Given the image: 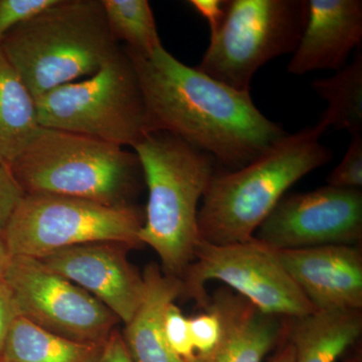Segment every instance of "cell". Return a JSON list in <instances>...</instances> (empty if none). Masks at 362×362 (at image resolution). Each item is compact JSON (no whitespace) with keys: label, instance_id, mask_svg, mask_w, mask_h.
<instances>
[{"label":"cell","instance_id":"1","mask_svg":"<svg viewBox=\"0 0 362 362\" xmlns=\"http://www.w3.org/2000/svg\"><path fill=\"white\" fill-rule=\"evenodd\" d=\"M123 49L139 78L151 132L177 136L226 170L251 163L288 134L259 110L250 92L185 65L163 47L147 57Z\"/></svg>","mask_w":362,"mask_h":362},{"label":"cell","instance_id":"2","mask_svg":"<svg viewBox=\"0 0 362 362\" xmlns=\"http://www.w3.org/2000/svg\"><path fill=\"white\" fill-rule=\"evenodd\" d=\"M325 131L317 123L288 133L251 163L214 173L197 214L201 240L223 246L254 239L287 190L332 160V150L320 142Z\"/></svg>","mask_w":362,"mask_h":362},{"label":"cell","instance_id":"3","mask_svg":"<svg viewBox=\"0 0 362 362\" xmlns=\"http://www.w3.org/2000/svg\"><path fill=\"white\" fill-rule=\"evenodd\" d=\"M148 189L138 239L156 252L161 270L182 280L201 240L197 214L216 160L165 131H153L134 147Z\"/></svg>","mask_w":362,"mask_h":362},{"label":"cell","instance_id":"4","mask_svg":"<svg viewBox=\"0 0 362 362\" xmlns=\"http://www.w3.org/2000/svg\"><path fill=\"white\" fill-rule=\"evenodd\" d=\"M121 47L112 37L102 0H57L0 40V49L35 100L94 75Z\"/></svg>","mask_w":362,"mask_h":362},{"label":"cell","instance_id":"5","mask_svg":"<svg viewBox=\"0 0 362 362\" xmlns=\"http://www.w3.org/2000/svg\"><path fill=\"white\" fill-rule=\"evenodd\" d=\"M9 168L25 194L64 195L106 206L133 204L144 180L135 152L42 127Z\"/></svg>","mask_w":362,"mask_h":362},{"label":"cell","instance_id":"6","mask_svg":"<svg viewBox=\"0 0 362 362\" xmlns=\"http://www.w3.org/2000/svg\"><path fill=\"white\" fill-rule=\"evenodd\" d=\"M40 127L85 135L134 148L150 130L134 65L123 47L89 78L37 100Z\"/></svg>","mask_w":362,"mask_h":362},{"label":"cell","instance_id":"7","mask_svg":"<svg viewBox=\"0 0 362 362\" xmlns=\"http://www.w3.org/2000/svg\"><path fill=\"white\" fill-rule=\"evenodd\" d=\"M308 14V0H228L223 23L197 70L233 89L250 92L267 63L296 49Z\"/></svg>","mask_w":362,"mask_h":362},{"label":"cell","instance_id":"8","mask_svg":"<svg viewBox=\"0 0 362 362\" xmlns=\"http://www.w3.org/2000/svg\"><path fill=\"white\" fill-rule=\"evenodd\" d=\"M144 216L134 204L100 202L54 194H25L2 233L11 256L40 259L89 243L141 247Z\"/></svg>","mask_w":362,"mask_h":362},{"label":"cell","instance_id":"9","mask_svg":"<svg viewBox=\"0 0 362 362\" xmlns=\"http://www.w3.org/2000/svg\"><path fill=\"white\" fill-rule=\"evenodd\" d=\"M214 280L269 315L297 319L316 312L271 250L255 238L223 246L199 240L194 262L181 280L183 296L206 307L209 297L204 287Z\"/></svg>","mask_w":362,"mask_h":362},{"label":"cell","instance_id":"10","mask_svg":"<svg viewBox=\"0 0 362 362\" xmlns=\"http://www.w3.org/2000/svg\"><path fill=\"white\" fill-rule=\"evenodd\" d=\"M4 281L18 315L66 339L105 344L120 322L99 300L39 259L11 256Z\"/></svg>","mask_w":362,"mask_h":362},{"label":"cell","instance_id":"11","mask_svg":"<svg viewBox=\"0 0 362 362\" xmlns=\"http://www.w3.org/2000/svg\"><path fill=\"white\" fill-rule=\"evenodd\" d=\"M274 250L349 245L362 239V192L323 187L285 195L255 233Z\"/></svg>","mask_w":362,"mask_h":362},{"label":"cell","instance_id":"12","mask_svg":"<svg viewBox=\"0 0 362 362\" xmlns=\"http://www.w3.org/2000/svg\"><path fill=\"white\" fill-rule=\"evenodd\" d=\"M129 249L118 243H89L59 250L39 259L90 293L125 325L135 315L145 293L143 274L127 258Z\"/></svg>","mask_w":362,"mask_h":362},{"label":"cell","instance_id":"13","mask_svg":"<svg viewBox=\"0 0 362 362\" xmlns=\"http://www.w3.org/2000/svg\"><path fill=\"white\" fill-rule=\"evenodd\" d=\"M270 250L316 311H361L362 252L359 247L327 245Z\"/></svg>","mask_w":362,"mask_h":362},{"label":"cell","instance_id":"14","mask_svg":"<svg viewBox=\"0 0 362 362\" xmlns=\"http://www.w3.org/2000/svg\"><path fill=\"white\" fill-rule=\"evenodd\" d=\"M361 42V0H308L306 25L288 73L340 71Z\"/></svg>","mask_w":362,"mask_h":362},{"label":"cell","instance_id":"15","mask_svg":"<svg viewBox=\"0 0 362 362\" xmlns=\"http://www.w3.org/2000/svg\"><path fill=\"white\" fill-rule=\"evenodd\" d=\"M206 306L220 317L221 339L209 354L195 356L192 362H263L287 334L285 318L264 313L226 288L209 298Z\"/></svg>","mask_w":362,"mask_h":362},{"label":"cell","instance_id":"16","mask_svg":"<svg viewBox=\"0 0 362 362\" xmlns=\"http://www.w3.org/2000/svg\"><path fill=\"white\" fill-rule=\"evenodd\" d=\"M142 303L122 333L132 362H183L169 347L163 331L166 308L185 295L180 279L168 275L156 263L143 272Z\"/></svg>","mask_w":362,"mask_h":362},{"label":"cell","instance_id":"17","mask_svg":"<svg viewBox=\"0 0 362 362\" xmlns=\"http://www.w3.org/2000/svg\"><path fill=\"white\" fill-rule=\"evenodd\" d=\"M290 322L287 335L294 362H337L362 332V313L357 310L316 311Z\"/></svg>","mask_w":362,"mask_h":362},{"label":"cell","instance_id":"18","mask_svg":"<svg viewBox=\"0 0 362 362\" xmlns=\"http://www.w3.org/2000/svg\"><path fill=\"white\" fill-rule=\"evenodd\" d=\"M40 128L35 97L0 49V162L9 168Z\"/></svg>","mask_w":362,"mask_h":362},{"label":"cell","instance_id":"19","mask_svg":"<svg viewBox=\"0 0 362 362\" xmlns=\"http://www.w3.org/2000/svg\"><path fill=\"white\" fill-rule=\"evenodd\" d=\"M105 344L73 341L18 316L7 334L0 362H99Z\"/></svg>","mask_w":362,"mask_h":362},{"label":"cell","instance_id":"20","mask_svg":"<svg viewBox=\"0 0 362 362\" xmlns=\"http://www.w3.org/2000/svg\"><path fill=\"white\" fill-rule=\"evenodd\" d=\"M312 88L327 102L318 123L351 135L362 134V52L329 78H317Z\"/></svg>","mask_w":362,"mask_h":362},{"label":"cell","instance_id":"21","mask_svg":"<svg viewBox=\"0 0 362 362\" xmlns=\"http://www.w3.org/2000/svg\"><path fill=\"white\" fill-rule=\"evenodd\" d=\"M112 37L128 51L150 56L163 47L147 0H102Z\"/></svg>","mask_w":362,"mask_h":362},{"label":"cell","instance_id":"22","mask_svg":"<svg viewBox=\"0 0 362 362\" xmlns=\"http://www.w3.org/2000/svg\"><path fill=\"white\" fill-rule=\"evenodd\" d=\"M163 331L169 347L181 361H194L197 354L190 334L189 318L183 315L175 302L169 305L164 313Z\"/></svg>","mask_w":362,"mask_h":362},{"label":"cell","instance_id":"23","mask_svg":"<svg viewBox=\"0 0 362 362\" xmlns=\"http://www.w3.org/2000/svg\"><path fill=\"white\" fill-rule=\"evenodd\" d=\"M327 182L333 187L361 189L362 134L351 135L346 153L328 176Z\"/></svg>","mask_w":362,"mask_h":362},{"label":"cell","instance_id":"24","mask_svg":"<svg viewBox=\"0 0 362 362\" xmlns=\"http://www.w3.org/2000/svg\"><path fill=\"white\" fill-rule=\"evenodd\" d=\"M56 2L57 0H0V40L14 28Z\"/></svg>","mask_w":362,"mask_h":362},{"label":"cell","instance_id":"25","mask_svg":"<svg viewBox=\"0 0 362 362\" xmlns=\"http://www.w3.org/2000/svg\"><path fill=\"white\" fill-rule=\"evenodd\" d=\"M189 328L197 356L209 354L220 341L223 331L220 317L209 306L204 313L189 318Z\"/></svg>","mask_w":362,"mask_h":362},{"label":"cell","instance_id":"26","mask_svg":"<svg viewBox=\"0 0 362 362\" xmlns=\"http://www.w3.org/2000/svg\"><path fill=\"white\" fill-rule=\"evenodd\" d=\"M25 195L11 168L0 162V237Z\"/></svg>","mask_w":362,"mask_h":362},{"label":"cell","instance_id":"27","mask_svg":"<svg viewBox=\"0 0 362 362\" xmlns=\"http://www.w3.org/2000/svg\"><path fill=\"white\" fill-rule=\"evenodd\" d=\"M18 315L13 293L4 281L0 283V354L4 349L7 334Z\"/></svg>","mask_w":362,"mask_h":362},{"label":"cell","instance_id":"28","mask_svg":"<svg viewBox=\"0 0 362 362\" xmlns=\"http://www.w3.org/2000/svg\"><path fill=\"white\" fill-rule=\"evenodd\" d=\"M189 4L209 21L211 33L220 28L225 18L228 0H190Z\"/></svg>","mask_w":362,"mask_h":362},{"label":"cell","instance_id":"29","mask_svg":"<svg viewBox=\"0 0 362 362\" xmlns=\"http://www.w3.org/2000/svg\"><path fill=\"white\" fill-rule=\"evenodd\" d=\"M99 362H132L124 343L122 334L114 331L105 344Z\"/></svg>","mask_w":362,"mask_h":362},{"label":"cell","instance_id":"30","mask_svg":"<svg viewBox=\"0 0 362 362\" xmlns=\"http://www.w3.org/2000/svg\"><path fill=\"white\" fill-rule=\"evenodd\" d=\"M295 350L292 343L288 340L282 349L273 356L270 362H294Z\"/></svg>","mask_w":362,"mask_h":362},{"label":"cell","instance_id":"31","mask_svg":"<svg viewBox=\"0 0 362 362\" xmlns=\"http://www.w3.org/2000/svg\"><path fill=\"white\" fill-rule=\"evenodd\" d=\"M11 254L6 246V243L0 237V283L4 281V274H6L7 265H8Z\"/></svg>","mask_w":362,"mask_h":362}]
</instances>
